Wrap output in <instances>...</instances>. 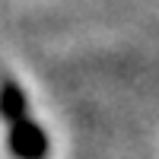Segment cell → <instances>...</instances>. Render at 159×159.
I'll list each match as a JSON object with an SVG mask.
<instances>
[{
	"mask_svg": "<svg viewBox=\"0 0 159 159\" xmlns=\"http://www.w3.org/2000/svg\"><path fill=\"white\" fill-rule=\"evenodd\" d=\"M7 147L16 159H45L48 156V134L29 115L7 124Z\"/></svg>",
	"mask_w": 159,
	"mask_h": 159,
	"instance_id": "cell-1",
	"label": "cell"
},
{
	"mask_svg": "<svg viewBox=\"0 0 159 159\" xmlns=\"http://www.w3.org/2000/svg\"><path fill=\"white\" fill-rule=\"evenodd\" d=\"M29 115V102H25V92L16 80H3L0 83V118L7 124L19 121V118Z\"/></svg>",
	"mask_w": 159,
	"mask_h": 159,
	"instance_id": "cell-2",
	"label": "cell"
}]
</instances>
